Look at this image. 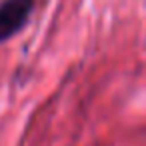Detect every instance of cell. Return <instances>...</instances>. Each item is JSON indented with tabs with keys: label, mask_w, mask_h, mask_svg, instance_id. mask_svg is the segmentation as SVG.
<instances>
[{
	"label": "cell",
	"mask_w": 146,
	"mask_h": 146,
	"mask_svg": "<svg viewBox=\"0 0 146 146\" xmlns=\"http://www.w3.org/2000/svg\"><path fill=\"white\" fill-rule=\"evenodd\" d=\"M36 0H2L0 2V42L18 34L30 20Z\"/></svg>",
	"instance_id": "1"
}]
</instances>
